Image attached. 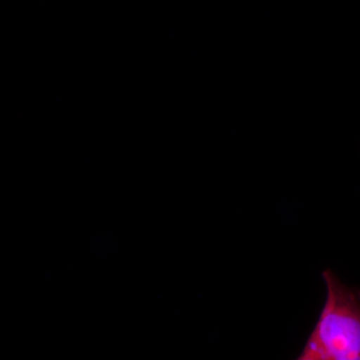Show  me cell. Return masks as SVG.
<instances>
[{
    "label": "cell",
    "instance_id": "1",
    "mask_svg": "<svg viewBox=\"0 0 360 360\" xmlns=\"http://www.w3.org/2000/svg\"><path fill=\"white\" fill-rule=\"evenodd\" d=\"M326 300L298 360H360V290L326 269Z\"/></svg>",
    "mask_w": 360,
    "mask_h": 360
}]
</instances>
